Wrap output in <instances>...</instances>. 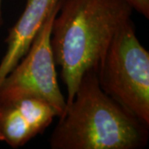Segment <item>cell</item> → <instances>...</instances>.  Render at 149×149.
Listing matches in <instances>:
<instances>
[{
  "label": "cell",
  "mask_w": 149,
  "mask_h": 149,
  "mask_svg": "<svg viewBox=\"0 0 149 149\" xmlns=\"http://www.w3.org/2000/svg\"><path fill=\"white\" fill-rule=\"evenodd\" d=\"M133 11L125 0H62L52 23L51 46L66 87V108L83 75L97 68Z\"/></svg>",
  "instance_id": "1"
},
{
  "label": "cell",
  "mask_w": 149,
  "mask_h": 149,
  "mask_svg": "<svg viewBox=\"0 0 149 149\" xmlns=\"http://www.w3.org/2000/svg\"><path fill=\"white\" fill-rule=\"evenodd\" d=\"M148 126L125 110L100 86L95 69L88 70L72 102L59 118L52 149H141Z\"/></svg>",
  "instance_id": "2"
},
{
  "label": "cell",
  "mask_w": 149,
  "mask_h": 149,
  "mask_svg": "<svg viewBox=\"0 0 149 149\" xmlns=\"http://www.w3.org/2000/svg\"><path fill=\"white\" fill-rule=\"evenodd\" d=\"M95 70L103 91L149 127V52L132 18L115 34Z\"/></svg>",
  "instance_id": "3"
},
{
  "label": "cell",
  "mask_w": 149,
  "mask_h": 149,
  "mask_svg": "<svg viewBox=\"0 0 149 149\" xmlns=\"http://www.w3.org/2000/svg\"><path fill=\"white\" fill-rule=\"evenodd\" d=\"M60 7L48 17L27 53L0 84V101L37 97L52 105L58 113V118L65 113L66 100L60 90L51 46L52 23Z\"/></svg>",
  "instance_id": "4"
},
{
  "label": "cell",
  "mask_w": 149,
  "mask_h": 149,
  "mask_svg": "<svg viewBox=\"0 0 149 149\" xmlns=\"http://www.w3.org/2000/svg\"><path fill=\"white\" fill-rule=\"evenodd\" d=\"M58 113L37 97L0 101V141L18 148L45 131Z\"/></svg>",
  "instance_id": "5"
},
{
  "label": "cell",
  "mask_w": 149,
  "mask_h": 149,
  "mask_svg": "<svg viewBox=\"0 0 149 149\" xmlns=\"http://www.w3.org/2000/svg\"><path fill=\"white\" fill-rule=\"evenodd\" d=\"M62 0H27L21 16L5 38V54L0 62V84L27 53L37 33Z\"/></svg>",
  "instance_id": "6"
},
{
  "label": "cell",
  "mask_w": 149,
  "mask_h": 149,
  "mask_svg": "<svg viewBox=\"0 0 149 149\" xmlns=\"http://www.w3.org/2000/svg\"><path fill=\"white\" fill-rule=\"evenodd\" d=\"M133 10L138 12L147 19L149 18V0H125Z\"/></svg>",
  "instance_id": "7"
},
{
  "label": "cell",
  "mask_w": 149,
  "mask_h": 149,
  "mask_svg": "<svg viewBox=\"0 0 149 149\" xmlns=\"http://www.w3.org/2000/svg\"><path fill=\"white\" fill-rule=\"evenodd\" d=\"M3 24V11H2V0H0V27Z\"/></svg>",
  "instance_id": "8"
}]
</instances>
